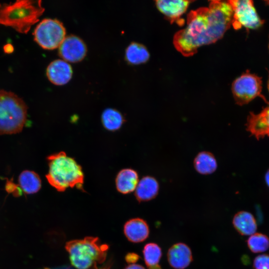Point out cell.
I'll use <instances>...</instances> for the list:
<instances>
[{"instance_id": "7a4b0ae2", "label": "cell", "mask_w": 269, "mask_h": 269, "mask_svg": "<svg viewBox=\"0 0 269 269\" xmlns=\"http://www.w3.org/2000/svg\"><path fill=\"white\" fill-rule=\"evenodd\" d=\"M49 170L46 177L49 183L58 191L76 187L84 191V173L82 167L64 151L47 157Z\"/></svg>"}, {"instance_id": "e0dca14e", "label": "cell", "mask_w": 269, "mask_h": 269, "mask_svg": "<svg viewBox=\"0 0 269 269\" xmlns=\"http://www.w3.org/2000/svg\"><path fill=\"white\" fill-rule=\"evenodd\" d=\"M233 224L235 229L242 235H252L257 229L253 215L247 211L238 212L234 217Z\"/></svg>"}, {"instance_id": "277c9868", "label": "cell", "mask_w": 269, "mask_h": 269, "mask_svg": "<svg viewBox=\"0 0 269 269\" xmlns=\"http://www.w3.org/2000/svg\"><path fill=\"white\" fill-rule=\"evenodd\" d=\"M65 248L71 264L77 269H98L106 260L109 246L96 237L68 242Z\"/></svg>"}, {"instance_id": "44dd1931", "label": "cell", "mask_w": 269, "mask_h": 269, "mask_svg": "<svg viewBox=\"0 0 269 269\" xmlns=\"http://www.w3.org/2000/svg\"><path fill=\"white\" fill-rule=\"evenodd\" d=\"M102 121L105 128L110 131H115L121 127L124 119L117 110L107 108L102 113Z\"/></svg>"}, {"instance_id": "4fadbf2b", "label": "cell", "mask_w": 269, "mask_h": 269, "mask_svg": "<svg viewBox=\"0 0 269 269\" xmlns=\"http://www.w3.org/2000/svg\"><path fill=\"white\" fill-rule=\"evenodd\" d=\"M168 261L170 265L175 269H184L192 261L190 249L184 243H177L173 245L167 253Z\"/></svg>"}, {"instance_id": "8fae6325", "label": "cell", "mask_w": 269, "mask_h": 269, "mask_svg": "<svg viewBox=\"0 0 269 269\" xmlns=\"http://www.w3.org/2000/svg\"><path fill=\"white\" fill-rule=\"evenodd\" d=\"M269 90V80L268 82ZM247 130L258 139L269 136V104L260 113L251 112L247 118Z\"/></svg>"}, {"instance_id": "3957f363", "label": "cell", "mask_w": 269, "mask_h": 269, "mask_svg": "<svg viewBox=\"0 0 269 269\" xmlns=\"http://www.w3.org/2000/svg\"><path fill=\"white\" fill-rule=\"evenodd\" d=\"M41 0H17L0 4V24L26 33L44 12Z\"/></svg>"}, {"instance_id": "5b68a950", "label": "cell", "mask_w": 269, "mask_h": 269, "mask_svg": "<svg viewBox=\"0 0 269 269\" xmlns=\"http://www.w3.org/2000/svg\"><path fill=\"white\" fill-rule=\"evenodd\" d=\"M27 107L14 93L0 90V134L20 132L27 119Z\"/></svg>"}, {"instance_id": "cb8c5ba5", "label": "cell", "mask_w": 269, "mask_h": 269, "mask_svg": "<svg viewBox=\"0 0 269 269\" xmlns=\"http://www.w3.org/2000/svg\"><path fill=\"white\" fill-rule=\"evenodd\" d=\"M255 269H269V256L261 255L257 256L254 261Z\"/></svg>"}, {"instance_id": "5bb4252c", "label": "cell", "mask_w": 269, "mask_h": 269, "mask_svg": "<svg viewBox=\"0 0 269 269\" xmlns=\"http://www.w3.org/2000/svg\"><path fill=\"white\" fill-rule=\"evenodd\" d=\"M124 231L128 240L133 243L143 242L148 237L149 233L146 222L140 218L128 221L124 225Z\"/></svg>"}, {"instance_id": "9c48e42d", "label": "cell", "mask_w": 269, "mask_h": 269, "mask_svg": "<svg viewBox=\"0 0 269 269\" xmlns=\"http://www.w3.org/2000/svg\"><path fill=\"white\" fill-rule=\"evenodd\" d=\"M87 51L86 45L82 39L73 35L65 37L59 47V55L64 60L70 62L81 61Z\"/></svg>"}, {"instance_id": "2e32d148", "label": "cell", "mask_w": 269, "mask_h": 269, "mask_svg": "<svg viewBox=\"0 0 269 269\" xmlns=\"http://www.w3.org/2000/svg\"><path fill=\"white\" fill-rule=\"evenodd\" d=\"M138 181V175L136 171L130 168L124 169L117 174L116 187L120 193L128 194L135 190Z\"/></svg>"}, {"instance_id": "ffe728a7", "label": "cell", "mask_w": 269, "mask_h": 269, "mask_svg": "<svg viewBox=\"0 0 269 269\" xmlns=\"http://www.w3.org/2000/svg\"><path fill=\"white\" fill-rule=\"evenodd\" d=\"M149 53L146 47L137 42L131 43L127 48L125 58L127 62L133 65L146 62L149 58Z\"/></svg>"}, {"instance_id": "484cf974", "label": "cell", "mask_w": 269, "mask_h": 269, "mask_svg": "<svg viewBox=\"0 0 269 269\" xmlns=\"http://www.w3.org/2000/svg\"><path fill=\"white\" fill-rule=\"evenodd\" d=\"M125 269H145L143 266L135 264H130L126 267Z\"/></svg>"}, {"instance_id": "ba28073f", "label": "cell", "mask_w": 269, "mask_h": 269, "mask_svg": "<svg viewBox=\"0 0 269 269\" xmlns=\"http://www.w3.org/2000/svg\"><path fill=\"white\" fill-rule=\"evenodd\" d=\"M228 2L232 9L231 25L235 29L243 26L248 29H256L263 24L252 0H231Z\"/></svg>"}, {"instance_id": "9a60e30c", "label": "cell", "mask_w": 269, "mask_h": 269, "mask_svg": "<svg viewBox=\"0 0 269 269\" xmlns=\"http://www.w3.org/2000/svg\"><path fill=\"white\" fill-rule=\"evenodd\" d=\"M159 186L157 180L150 176L142 178L135 189V196L139 202L147 201L155 197Z\"/></svg>"}, {"instance_id": "4316f807", "label": "cell", "mask_w": 269, "mask_h": 269, "mask_svg": "<svg viewBox=\"0 0 269 269\" xmlns=\"http://www.w3.org/2000/svg\"><path fill=\"white\" fill-rule=\"evenodd\" d=\"M265 181L268 187H269V169L267 171L265 175Z\"/></svg>"}, {"instance_id": "d6986e66", "label": "cell", "mask_w": 269, "mask_h": 269, "mask_svg": "<svg viewBox=\"0 0 269 269\" xmlns=\"http://www.w3.org/2000/svg\"><path fill=\"white\" fill-rule=\"evenodd\" d=\"M18 181L19 188L25 194L35 193L41 186L39 175L33 171H23L19 175Z\"/></svg>"}, {"instance_id": "7402d4cb", "label": "cell", "mask_w": 269, "mask_h": 269, "mask_svg": "<svg viewBox=\"0 0 269 269\" xmlns=\"http://www.w3.org/2000/svg\"><path fill=\"white\" fill-rule=\"evenodd\" d=\"M145 263L147 267L158 265L162 256L160 248L155 243L145 245L143 250Z\"/></svg>"}, {"instance_id": "8992f818", "label": "cell", "mask_w": 269, "mask_h": 269, "mask_svg": "<svg viewBox=\"0 0 269 269\" xmlns=\"http://www.w3.org/2000/svg\"><path fill=\"white\" fill-rule=\"evenodd\" d=\"M34 40L43 48L52 50L59 47L66 36L63 23L56 19L45 18L34 31Z\"/></svg>"}, {"instance_id": "d4e9b609", "label": "cell", "mask_w": 269, "mask_h": 269, "mask_svg": "<svg viewBox=\"0 0 269 269\" xmlns=\"http://www.w3.org/2000/svg\"><path fill=\"white\" fill-rule=\"evenodd\" d=\"M139 257L135 253H129L125 257L126 261L128 263H135L139 259Z\"/></svg>"}, {"instance_id": "6da1fadb", "label": "cell", "mask_w": 269, "mask_h": 269, "mask_svg": "<svg viewBox=\"0 0 269 269\" xmlns=\"http://www.w3.org/2000/svg\"><path fill=\"white\" fill-rule=\"evenodd\" d=\"M232 20V9L228 1H211L208 6L189 13L186 26L173 37L174 46L183 56H192L200 47L221 39Z\"/></svg>"}, {"instance_id": "7c38bea8", "label": "cell", "mask_w": 269, "mask_h": 269, "mask_svg": "<svg viewBox=\"0 0 269 269\" xmlns=\"http://www.w3.org/2000/svg\"><path fill=\"white\" fill-rule=\"evenodd\" d=\"M73 71L71 66L66 61L57 59L48 66L46 75L49 80L56 85H63L71 79Z\"/></svg>"}, {"instance_id": "30bf717a", "label": "cell", "mask_w": 269, "mask_h": 269, "mask_svg": "<svg viewBox=\"0 0 269 269\" xmlns=\"http://www.w3.org/2000/svg\"><path fill=\"white\" fill-rule=\"evenodd\" d=\"M191 1L182 0H156L157 9L171 23L176 22L179 25L184 23L181 17L186 11Z\"/></svg>"}, {"instance_id": "603a6c76", "label": "cell", "mask_w": 269, "mask_h": 269, "mask_svg": "<svg viewBox=\"0 0 269 269\" xmlns=\"http://www.w3.org/2000/svg\"><path fill=\"white\" fill-rule=\"evenodd\" d=\"M247 244L252 252L262 253L269 248V239L265 235L255 233L249 238Z\"/></svg>"}, {"instance_id": "ac0fdd59", "label": "cell", "mask_w": 269, "mask_h": 269, "mask_svg": "<svg viewBox=\"0 0 269 269\" xmlns=\"http://www.w3.org/2000/svg\"><path fill=\"white\" fill-rule=\"evenodd\" d=\"M194 166L201 174H210L217 168V162L214 155L208 151L199 152L194 160Z\"/></svg>"}, {"instance_id": "52a82bcc", "label": "cell", "mask_w": 269, "mask_h": 269, "mask_svg": "<svg viewBox=\"0 0 269 269\" xmlns=\"http://www.w3.org/2000/svg\"><path fill=\"white\" fill-rule=\"evenodd\" d=\"M262 85L261 78L249 72L238 77L233 81L231 87L236 104L244 105L261 96Z\"/></svg>"}, {"instance_id": "83f0119b", "label": "cell", "mask_w": 269, "mask_h": 269, "mask_svg": "<svg viewBox=\"0 0 269 269\" xmlns=\"http://www.w3.org/2000/svg\"><path fill=\"white\" fill-rule=\"evenodd\" d=\"M148 269H162L161 267L158 264L155 266L147 267Z\"/></svg>"}, {"instance_id": "f1b7e54d", "label": "cell", "mask_w": 269, "mask_h": 269, "mask_svg": "<svg viewBox=\"0 0 269 269\" xmlns=\"http://www.w3.org/2000/svg\"></svg>"}]
</instances>
